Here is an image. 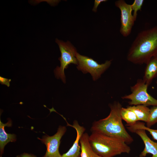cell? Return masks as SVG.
I'll use <instances>...</instances> for the list:
<instances>
[{
  "mask_svg": "<svg viewBox=\"0 0 157 157\" xmlns=\"http://www.w3.org/2000/svg\"><path fill=\"white\" fill-rule=\"evenodd\" d=\"M157 54V26L143 31L137 35L128 52V61L134 64H146Z\"/></svg>",
  "mask_w": 157,
  "mask_h": 157,
  "instance_id": "cell-1",
  "label": "cell"
},
{
  "mask_svg": "<svg viewBox=\"0 0 157 157\" xmlns=\"http://www.w3.org/2000/svg\"><path fill=\"white\" fill-rule=\"evenodd\" d=\"M110 112L106 117L94 121L90 130L122 139L127 144L131 143L133 139L126 131L120 115L121 104L115 101L109 105Z\"/></svg>",
  "mask_w": 157,
  "mask_h": 157,
  "instance_id": "cell-2",
  "label": "cell"
},
{
  "mask_svg": "<svg viewBox=\"0 0 157 157\" xmlns=\"http://www.w3.org/2000/svg\"><path fill=\"white\" fill-rule=\"evenodd\" d=\"M89 140L93 151L102 157L129 154L131 151L130 147L122 139L99 132H92Z\"/></svg>",
  "mask_w": 157,
  "mask_h": 157,
  "instance_id": "cell-3",
  "label": "cell"
},
{
  "mask_svg": "<svg viewBox=\"0 0 157 157\" xmlns=\"http://www.w3.org/2000/svg\"><path fill=\"white\" fill-rule=\"evenodd\" d=\"M55 41L59 47L61 56L59 58L60 65V67L57 66L55 69V74L57 78H60L65 83V69L71 64L78 65V60L76 57L77 52L75 47L70 42H64L58 39Z\"/></svg>",
  "mask_w": 157,
  "mask_h": 157,
  "instance_id": "cell-4",
  "label": "cell"
},
{
  "mask_svg": "<svg viewBox=\"0 0 157 157\" xmlns=\"http://www.w3.org/2000/svg\"><path fill=\"white\" fill-rule=\"evenodd\" d=\"M148 85L143 79H139L136 83L131 88V93L122 97L123 99H128L130 105H142L148 106H157V99H155L147 92Z\"/></svg>",
  "mask_w": 157,
  "mask_h": 157,
  "instance_id": "cell-5",
  "label": "cell"
},
{
  "mask_svg": "<svg viewBox=\"0 0 157 157\" xmlns=\"http://www.w3.org/2000/svg\"><path fill=\"white\" fill-rule=\"evenodd\" d=\"M76 57L78 60L77 68L84 74L89 73L94 81L99 78L110 66L111 60H106L104 63L99 64L93 59L82 55L77 52Z\"/></svg>",
  "mask_w": 157,
  "mask_h": 157,
  "instance_id": "cell-6",
  "label": "cell"
},
{
  "mask_svg": "<svg viewBox=\"0 0 157 157\" xmlns=\"http://www.w3.org/2000/svg\"><path fill=\"white\" fill-rule=\"evenodd\" d=\"M67 130L65 126H59L56 133L52 136L47 135H43L42 138H38L47 147L46 152L42 157H61L59 148L60 140Z\"/></svg>",
  "mask_w": 157,
  "mask_h": 157,
  "instance_id": "cell-7",
  "label": "cell"
},
{
  "mask_svg": "<svg viewBox=\"0 0 157 157\" xmlns=\"http://www.w3.org/2000/svg\"><path fill=\"white\" fill-rule=\"evenodd\" d=\"M115 4L121 11L120 33L123 36L127 37L130 34L135 21L132 14L131 5L124 0L117 1Z\"/></svg>",
  "mask_w": 157,
  "mask_h": 157,
  "instance_id": "cell-8",
  "label": "cell"
},
{
  "mask_svg": "<svg viewBox=\"0 0 157 157\" xmlns=\"http://www.w3.org/2000/svg\"><path fill=\"white\" fill-rule=\"evenodd\" d=\"M67 122V125L74 128L76 132V137L72 146L66 153L62 155L61 157H81V148L79 144L80 139L85 131V128L80 126L77 120H74L72 125Z\"/></svg>",
  "mask_w": 157,
  "mask_h": 157,
  "instance_id": "cell-9",
  "label": "cell"
},
{
  "mask_svg": "<svg viewBox=\"0 0 157 157\" xmlns=\"http://www.w3.org/2000/svg\"><path fill=\"white\" fill-rule=\"evenodd\" d=\"M129 131L138 135L144 143V148L140 154V157H145L148 154H151V157H157V142L151 140L147 135L145 130L137 129Z\"/></svg>",
  "mask_w": 157,
  "mask_h": 157,
  "instance_id": "cell-10",
  "label": "cell"
},
{
  "mask_svg": "<svg viewBox=\"0 0 157 157\" xmlns=\"http://www.w3.org/2000/svg\"><path fill=\"white\" fill-rule=\"evenodd\" d=\"M12 122L10 119L5 124L3 123L0 120V154L1 157L4 152L5 146L10 142H15L16 140V135L14 134L8 133L5 131V127H10Z\"/></svg>",
  "mask_w": 157,
  "mask_h": 157,
  "instance_id": "cell-11",
  "label": "cell"
},
{
  "mask_svg": "<svg viewBox=\"0 0 157 157\" xmlns=\"http://www.w3.org/2000/svg\"><path fill=\"white\" fill-rule=\"evenodd\" d=\"M146 64L143 80L149 86L157 76V60L153 57Z\"/></svg>",
  "mask_w": 157,
  "mask_h": 157,
  "instance_id": "cell-12",
  "label": "cell"
},
{
  "mask_svg": "<svg viewBox=\"0 0 157 157\" xmlns=\"http://www.w3.org/2000/svg\"><path fill=\"white\" fill-rule=\"evenodd\" d=\"M89 135L84 133L80 140L81 148V157H102L92 150L89 140Z\"/></svg>",
  "mask_w": 157,
  "mask_h": 157,
  "instance_id": "cell-13",
  "label": "cell"
},
{
  "mask_svg": "<svg viewBox=\"0 0 157 157\" xmlns=\"http://www.w3.org/2000/svg\"><path fill=\"white\" fill-rule=\"evenodd\" d=\"M127 108L133 111L135 114L138 121H142L147 123L148 120L150 109L147 106L140 105L128 106Z\"/></svg>",
  "mask_w": 157,
  "mask_h": 157,
  "instance_id": "cell-14",
  "label": "cell"
},
{
  "mask_svg": "<svg viewBox=\"0 0 157 157\" xmlns=\"http://www.w3.org/2000/svg\"><path fill=\"white\" fill-rule=\"evenodd\" d=\"M120 115L122 119L126 122V126L132 125L138 121L135 113L127 108H122L120 110Z\"/></svg>",
  "mask_w": 157,
  "mask_h": 157,
  "instance_id": "cell-15",
  "label": "cell"
},
{
  "mask_svg": "<svg viewBox=\"0 0 157 157\" xmlns=\"http://www.w3.org/2000/svg\"><path fill=\"white\" fill-rule=\"evenodd\" d=\"M126 128L129 131L137 129H144L149 133L154 140L157 141V129H152L147 127L144 122L138 121L132 125L126 126Z\"/></svg>",
  "mask_w": 157,
  "mask_h": 157,
  "instance_id": "cell-16",
  "label": "cell"
},
{
  "mask_svg": "<svg viewBox=\"0 0 157 157\" xmlns=\"http://www.w3.org/2000/svg\"><path fill=\"white\" fill-rule=\"evenodd\" d=\"M156 123H157V106H153L150 109L149 116L148 120L146 123V126L150 128Z\"/></svg>",
  "mask_w": 157,
  "mask_h": 157,
  "instance_id": "cell-17",
  "label": "cell"
},
{
  "mask_svg": "<svg viewBox=\"0 0 157 157\" xmlns=\"http://www.w3.org/2000/svg\"><path fill=\"white\" fill-rule=\"evenodd\" d=\"M144 2L143 0H135L133 4L131 5L132 10L133 11V15L135 21L136 19L137 12L141 10Z\"/></svg>",
  "mask_w": 157,
  "mask_h": 157,
  "instance_id": "cell-18",
  "label": "cell"
},
{
  "mask_svg": "<svg viewBox=\"0 0 157 157\" xmlns=\"http://www.w3.org/2000/svg\"><path fill=\"white\" fill-rule=\"evenodd\" d=\"M106 0H95L94 1V7L92 11L96 12L97 10V8L98 6L102 2L107 1Z\"/></svg>",
  "mask_w": 157,
  "mask_h": 157,
  "instance_id": "cell-19",
  "label": "cell"
},
{
  "mask_svg": "<svg viewBox=\"0 0 157 157\" xmlns=\"http://www.w3.org/2000/svg\"><path fill=\"white\" fill-rule=\"evenodd\" d=\"M11 81L10 79L0 76V83L1 84L5 85L8 87L10 86V83Z\"/></svg>",
  "mask_w": 157,
  "mask_h": 157,
  "instance_id": "cell-20",
  "label": "cell"
},
{
  "mask_svg": "<svg viewBox=\"0 0 157 157\" xmlns=\"http://www.w3.org/2000/svg\"><path fill=\"white\" fill-rule=\"evenodd\" d=\"M16 157H37L34 155L27 153H24L17 156Z\"/></svg>",
  "mask_w": 157,
  "mask_h": 157,
  "instance_id": "cell-21",
  "label": "cell"
},
{
  "mask_svg": "<svg viewBox=\"0 0 157 157\" xmlns=\"http://www.w3.org/2000/svg\"><path fill=\"white\" fill-rule=\"evenodd\" d=\"M154 57L157 60V54Z\"/></svg>",
  "mask_w": 157,
  "mask_h": 157,
  "instance_id": "cell-22",
  "label": "cell"
},
{
  "mask_svg": "<svg viewBox=\"0 0 157 157\" xmlns=\"http://www.w3.org/2000/svg\"></svg>",
  "mask_w": 157,
  "mask_h": 157,
  "instance_id": "cell-23",
  "label": "cell"
}]
</instances>
